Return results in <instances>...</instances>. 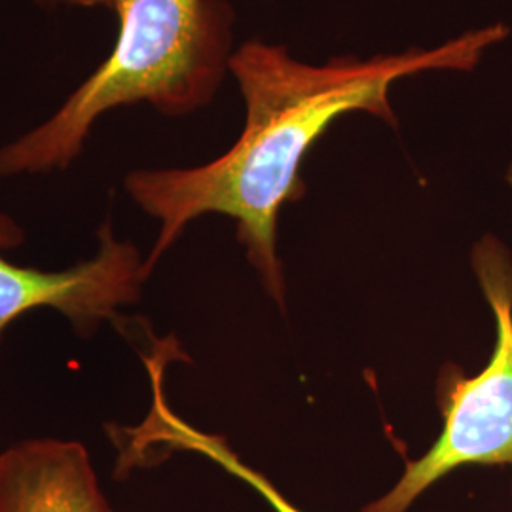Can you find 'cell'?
Masks as SVG:
<instances>
[{"label": "cell", "instance_id": "cell-1", "mask_svg": "<svg viewBox=\"0 0 512 512\" xmlns=\"http://www.w3.org/2000/svg\"><path fill=\"white\" fill-rule=\"evenodd\" d=\"M507 37L509 27L494 23L435 48L344 55L323 65L304 63L285 46L245 42L228 67L245 103V128L234 147L200 167L139 169L126 179L131 200L160 220V236L145 260L147 277L192 220L226 215L238 222L247 258L283 306L277 219L285 203L306 192L300 167L311 147L351 112H368L395 126L389 93L399 80L429 71H473Z\"/></svg>", "mask_w": 512, "mask_h": 512}, {"label": "cell", "instance_id": "cell-2", "mask_svg": "<svg viewBox=\"0 0 512 512\" xmlns=\"http://www.w3.org/2000/svg\"><path fill=\"white\" fill-rule=\"evenodd\" d=\"M118 38L109 57L46 122L0 148V177L67 169L95 122L147 103L183 116L211 103L228 73L234 12L224 0H109Z\"/></svg>", "mask_w": 512, "mask_h": 512}, {"label": "cell", "instance_id": "cell-3", "mask_svg": "<svg viewBox=\"0 0 512 512\" xmlns=\"http://www.w3.org/2000/svg\"><path fill=\"white\" fill-rule=\"evenodd\" d=\"M473 270L495 317L492 359L476 376L456 365L440 368L439 439L399 482L361 512H408L444 476L467 465H512V258L507 247L484 236L473 247Z\"/></svg>", "mask_w": 512, "mask_h": 512}, {"label": "cell", "instance_id": "cell-4", "mask_svg": "<svg viewBox=\"0 0 512 512\" xmlns=\"http://www.w3.org/2000/svg\"><path fill=\"white\" fill-rule=\"evenodd\" d=\"M23 230L0 213V340L8 325L27 311L54 308L73 325L78 336H92L101 323L116 319L118 310L139 300L147 279L145 260L129 241H118L105 222L99 230L97 255L61 272L23 268L2 256L18 247Z\"/></svg>", "mask_w": 512, "mask_h": 512}, {"label": "cell", "instance_id": "cell-5", "mask_svg": "<svg viewBox=\"0 0 512 512\" xmlns=\"http://www.w3.org/2000/svg\"><path fill=\"white\" fill-rule=\"evenodd\" d=\"M0 512H112L86 448L25 440L0 454Z\"/></svg>", "mask_w": 512, "mask_h": 512}, {"label": "cell", "instance_id": "cell-6", "mask_svg": "<svg viewBox=\"0 0 512 512\" xmlns=\"http://www.w3.org/2000/svg\"><path fill=\"white\" fill-rule=\"evenodd\" d=\"M152 382H154V408L148 416L147 423L141 425L137 431L135 429L129 431L133 435V440L129 444L133 450L131 454L133 463H139L150 446H167L171 450L198 452L205 458L213 459L230 475L236 476L247 486H251L275 512H304L298 509L293 501H289L285 495L281 494L260 471L243 463L222 437L202 433L190 427L188 423H184L181 418H177L165 404L160 374H152Z\"/></svg>", "mask_w": 512, "mask_h": 512}, {"label": "cell", "instance_id": "cell-7", "mask_svg": "<svg viewBox=\"0 0 512 512\" xmlns=\"http://www.w3.org/2000/svg\"><path fill=\"white\" fill-rule=\"evenodd\" d=\"M44 2H61V4H69V6H80V8H95V6H107L109 8V0H44Z\"/></svg>", "mask_w": 512, "mask_h": 512}, {"label": "cell", "instance_id": "cell-8", "mask_svg": "<svg viewBox=\"0 0 512 512\" xmlns=\"http://www.w3.org/2000/svg\"><path fill=\"white\" fill-rule=\"evenodd\" d=\"M505 179H507L509 186H512V165L509 167V169H507V177H505Z\"/></svg>", "mask_w": 512, "mask_h": 512}, {"label": "cell", "instance_id": "cell-9", "mask_svg": "<svg viewBox=\"0 0 512 512\" xmlns=\"http://www.w3.org/2000/svg\"><path fill=\"white\" fill-rule=\"evenodd\" d=\"M512 512V511H511Z\"/></svg>", "mask_w": 512, "mask_h": 512}]
</instances>
